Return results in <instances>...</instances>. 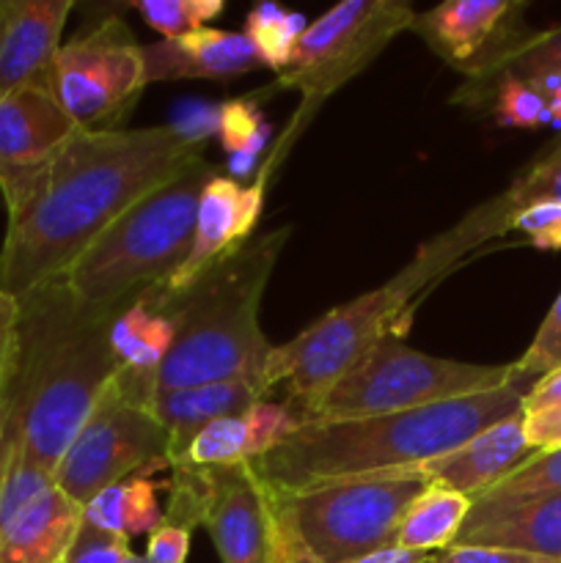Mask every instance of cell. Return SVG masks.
Instances as JSON below:
<instances>
[{
    "label": "cell",
    "mask_w": 561,
    "mask_h": 563,
    "mask_svg": "<svg viewBox=\"0 0 561 563\" xmlns=\"http://www.w3.org/2000/svg\"><path fill=\"white\" fill-rule=\"evenodd\" d=\"M204 143L174 126L77 132L53 157L31 168L3 170L6 236L0 247V289L25 297L58 280L105 229L143 196L163 187Z\"/></svg>",
    "instance_id": "6da1fadb"
},
{
    "label": "cell",
    "mask_w": 561,
    "mask_h": 563,
    "mask_svg": "<svg viewBox=\"0 0 561 563\" xmlns=\"http://www.w3.org/2000/svg\"><path fill=\"white\" fill-rule=\"evenodd\" d=\"M110 322L77 311L61 280L20 297V339L0 399V427L11 454L50 478L121 374Z\"/></svg>",
    "instance_id": "7a4b0ae2"
},
{
    "label": "cell",
    "mask_w": 561,
    "mask_h": 563,
    "mask_svg": "<svg viewBox=\"0 0 561 563\" xmlns=\"http://www.w3.org/2000/svg\"><path fill=\"white\" fill-rule=\"evenodd\" d=\"M531 385V379L517 377L490 394L394 416L302 423L286 443L253 462V467L270 489L297 493L322 482L421 465L522 412V399Z\"/></svg>",
    "instance_id": "3957f363"
},
{
    "label": "cell",
    "mask_w": 561,
    "mask_h": 563,
    "mask_svg": "<svg viewBox=\"0 0 561 563\" xmlns=\"http://www.w3.org/2000/svg\"><path fill=\"white\" fill-rule=\"evenodd\" d=\"M286 236L289 229H275L248 240L240 251L201 275L185 295L170 300L143 295L174 328L170 350L148 383V394L262 374L273 344L262 333L258 308Z\"/></svg>",
    "instance_id": "277c9868"
},
{
    "label": "cell",
    "mask_w": 561,
    "mask_h": 563,
    "mask_svg": "<svg viewBox=\"0 0 561 563\" xmlns=\"http://www.w3.org/2000/svg\"><path fill=\"white\" fill-rule=\"evenodd\" d=\"M212 176V165L196 159L105 229L58 278L77 311L116 319L168 284L190 253L198 198Z\"/></svg>",
    "instance_id": "5b68a950"
},
{
    "label": "cell",
    "mask_w": 561,
    "mask_h": 563,
    "mask_svg": "<svg viewBox=\"0 0 561 563\" xmlns=\"http://www.w3.org/2000/svg\"><path fill=\"white\" fill-rule=\"evenodd\" d=\"M432 278H438V269L418 251L416 262L394 280L333 308L292 341L273 346L262 368L270 394L280 388L286 396L284 405H289L302 423L311 421L324 396L355 372L385 335L394 333L413 295Z\"/></svg>",
    "instance_id": "8992f818"
},
{
    "label": "cell",
    "mask_w": 561,
    "mask_h": 563,
    "mask_svg": "<svg viewBox=\"0 0 561 563\" xmlns=\"http://www.w3.org/2000/svg\"><path fill=\"white\" fill-rule=\"evenodd\" d=\"M509 366H484L435 357L407 346L388 333L366 361L346 374L317 407L311 421H355V418L394 416L440 401L490 394L515 383ZM308 421V423H311Z\"/></svg>",
    "instance_id": "52a82bcc"
},
{
    "label": "cell",
    "mask_w": 561,
    "mask_h": 563,
    "mask_svg": "<svg viewBox=\"0 0 561 563\" xmlns=\"http://www.w3.org/2000/svg\"><path fill=\"white\" fill-rule=\"evenodd\" d=\"M148 379L121 372L55 467L53 484L86 506L102 489L168 465V434L146 405Z\"/></svg>",
    "instance_id": "ba28073f"
},
{
    "label": "cell",
    "mask_w": 561,
    "mask_h": 563,
    "mask_svg": "<svg viewBox=\"0 0 561 563\" xmlns=\"http://www.w3.org/2000/svg\"><path fill=\"white\" fill-rule=\"evenodd\" d=\"M421 482L383 473L322 482L284 495L289 515L322 563H346L396 548L402 517L424 493ZM278 493V489H275Z\"/></svg>",
    "instance_id": "9c48e42d"
},
{
    "label": "cell",
    "mask_w": 561,
    "mask_h": 563,
    "mask_svg": "<svg viewBox=\"0 0 561 563\" xmlns=\"http://www.w3.org/2000/svg\"><path fill=\"white\" fill-rule=\"evenodd\" d=\"M80 132L121 130L146 86L143 47L121 20L61 44L44 82Z\"/></svg>",
    "instance_id": "30bf717a"
},
{
    "label": "cell",
    "mask_w": 561,
    "mask_h": 563,
    "mask_svg": "<svg viewBox=\"0 0 561 563\" xmlns=\"http://www.w3.org/2000/svg\"><path fill=\"white\" fill-rule=\"evenodd\" d=\"M416 16L413 5L402 0H344L308 22L273 88L300 91L306 110H311L366 69L391 38L416 25Z\"/></svg>",
    "instance_id": "8fae6325"
},
{
    "label": "cell",
    "mask_w": 561,
    "mask_h": 563,
    "mask_svg": "<svg viewBox=\"0 0 561 563\" xmlns=\"http://www.w3.org/2000/svg\"><path fill=\"white\" fill-rule=\"evenodd\" d=\"M165 520L193 531L207 528L223 563H264L267 489L253 462L229 467H170Z\"/></svg>",
    "instance_id": "7c38bea8"
},
{
    "label": "cell",
    "mask_w": 561,
    "mask_h": 563,
    "mask_svg": "<svg viewBox=\"0 0 561 563\" xmlns=\"http://www.w3.org/2000/svg\"><path fill=\"white\" fill-rule=\"evenodd\" d=\"M520 14L522 5L509 0H446L413 27L446 64L479 80L522 36Z\"/></svg>",
    "instance_id": "4fadbf2b"
},
{
    "label": "cell",
    "mask_w": 561,
    "mask_h": 563,
    "mask_svg": "<svg viewBox=\"0 0 561 563\" xmlns=\"http://www.w3.org/2000/svg\"><path fill=\"white\" fill-rule=\"evenodd\" d=\"M264 209V181L242 187L231 176H218L204 185L196 209V229H193V245L185 264L176 269L174 278L160 289L148 291L157 300L179 297L207 275L215 264L229 258L251 240L258 218Z\"/></svg>",
    "instance_id": "5bb4252c"
},
{
    "label": "cell",
    "mask_w": 561,
    "mask_h": 563,
    "mask_svg": "<svg viewBox=\"0 0 561 563\" xmlns=\"http://www.w3.org/2000/svg\"><path fill=\"white\" fill-rule=\"evenodd\" d=\"M537 454L539 451L531 449L526 432H522V412H517V416L479 432L476 438L449 454L435 456L421 465L380 473L391 478H413V482H421L424 487H443L479 500Z\"/></svg>",
    "instance_id": "9a60e30c"
},
{
    "label": "cell",
    "mask_w": 561,
    "mask_h": 563,
    "mask_svg": "<svg viewBox=\"0 0 561 563\" xmlns=\"http://www.w3.org/2000/svg\"><path fill=\"white\" fill-rule=\"evenodd\" d=\"M75 0H0V97L44 88Z\"/></svg>",
    "instance_id": "2e32d148"
},
{
    "label": "cell",
    "mask_w": 561,
    "mask_h": 563,
    "mask_svg": "<svg viewBox=\"0 0 561 563\" xmlns=\"http://www.w3.org/2000/svg\"><path fill=\"white\" fill-rule=\"evenodd\" d=\"M454 544L504 548L561 561V493L526 500H473Z\"/></svg>",
    "instance_id": "e0dca14e"
},
{
    "label": "cell",
    "mask_w": 561,
    "mask_h": 563,
    "mask_svg": "<svg viewBox=\"0 0 561 563\" xmlns=\"http://www.w3.org/2000/svg\"><path fill=\"white\" fill-rule=\"evenodd\" d=\"M267 396L270 390L262 374L253 372L218 379V383L193 385V388L148 394L146 405L168 434V465H174L204 427L220 421V418L242 416Z\"/></svg>",
    "instance_id": "ac0fdd59"
},
{
    "label": "cell",
    "mask_w": 561,
    "mask_h": 563,
    "mask_svg": "<svg viewBox=\"0 0 561 563\" xmlns=\"http://www.w3.org/2000/svg\"><path fill=\"white\" fill-rule=\"evenodd\" d=\"M146 86L165 80H231L262 69L256 49L245 33L201 27L179 38L141 44Z\"/></svg>",
    "instance_id": "d6986e66"
},
{
    "label": "cell",
    "mask_w": 561,
    "mask_h": 563,
    "mask_svg": "<svg viewBox=\"0 0 561 563\" xmlns=\"http://www.w3.org/2000/svg\"><path fill=\"white\" fill-rule=\"evenodd\" d=\"M77 126L47 88H20L0 97V174L53 157Z\"/></svg>",
    "instance_id": "ffe728a7"
},
{
    "label": "cell",
    "mask_w": 561,
    "mask_h": 563,
    "mask_svg": "<svg viewBox=\"0 0 561 563\" xmlns=\"http://www.w3.org/2000/svg\"><path fill=\"white\" fill-rule=\"evenodd\" d=\"M80 522V506L53 484L0 522V563H66Z\"/></svg>",
    "instance_id": "44dd1931"
},
{
    "label": "cell",
    "mask_w": 561,
    "mask_h": 563,
    "mask_svg": "<svg viewBox=\"0 0 561 563\" xmlns=\"http://www.w3.org/2000/svg\"><path fill=\"white\" fill-rule=\"evenodd\" d=\"M537 201H561V135L515 176L498 198L479 207L460 223L468 245L476 247L509 231L512 214Z\"/></svg>",
    "instance_id": "7402d4cb"
},
{
    "label": "cell",
    "mask_w": 561,
    "mask_h": 563,
    "mask_svg": "<svg viewBox=\"0 0 561 563\" xmlns=\"http://www.w3.org/2000/svg\"><path fill=\"white\" fill-rule=\"evenodd\" d=\"M108 339L116 361L121 363V372L152 383L160 363L168 355L174 328L160 308H154L146 297H141L110 322Z\"/></svg>",
    "instance_id": "603a6c76"
},
{
    "label": "cell",
    "mask_w": 561,
    "mask_h": 563,
    "mask_svg": "<svg viewBox=\"0 0 561 563\" xmlns=\"http://www.w3.org/2000/svg\"><path fill=\"white\" fill-rule=\"evenodd\" d=\"M471 509L473 500L465 495L443 487H427L402 517L396 548L427 555L443 553L457 542Z\"/></svg>",
    "instance_id": "cb8c5ba5"
},
{
    "label": "cell",
    "mask_w": 561,
    "mask_h": 563,
    "mask_svg": "<svg viewBox=\"0 0 561 563\" xmlns=\"http://www.w3.org/2000/svg\"><path fill=\"white\" fill-rule=\"evenodd\" d=\"M163 520L165 511L160 509L157 487L141 473L102 489L82 506V522L124 539L157 531Z\"/></svg>",
    "instance_id": "d4e9b609"
},
{
    "label": "cell",
    "mask_w": 561,
    "mask_h": 563,
    "mask_svg": "<svg viewBox=\"0 0 561 563\" xmlns=\"http://www.w3.org/2000/svg\"><path fill=\"white\" fill-rule=\"evenodd\" d=\"M512 75L522 82H534L544 75H561V25L539 33H522L479 80H468L454 102L465 104L473 93L487 88L495 77Z\"/></svg>",
    "instance_id": "484cf974"
},
{
    "label": "cell",
    "mask_w": 561,
    "mask_h": 563,
    "mask_svg": "<svg viewBox=\"0 0 561 563\" xmlns=\"http://www.w3.org/2000/svg\"><path fill=\"white\" fill-rule=\"evenodd\" d=\"M308 20L295 11H284L275 3H258L245 20V36L251 38L262 66L284 71L295 53L297 38L306 33Z\"/></svg>",
    "instance_id": "4316f807"
},
{
    "label": "cell",
    "mask_w": 561,
    "mask_h": 563,
    "mask_svg": "<svg viewBox=\"0 0 561 563\" xmlns=\"http://www.w3.org/2000/svg\"><path fill=\"white\" fill-rule=\"evenodd\" d=\"M493 102V115L501 126H515V130H537V126L550 124L548 99L531 88L528 82L517 80L512 75H501L473 93L465 104Z\"/></svg>",
    "instance_id": "83f0119b"
},
{
    "label": "cell",
    "mask_w": 561,
    "mask_h": 563,
    "mask_svg": "<svg viewBox=\"0 0 561 563\" xmlns=\"http://www.w3.org/2000/svg\"><path fill=\"white\" fill-rule=\"evenodd\" d=\"M240 462H251L245 412L204 427L170 467H229Z\"/></svg>",
    "instance_id": "f1b7e54d"
},
{
    "label": "cell",
    "mask_w": 561,
    "mask_h": 563,
    "mask_svg": "<svg viewBox=\"0 0 561 563\" xmlns=\"http://www.w3.org/2000/svg\"><path fill=\"white\" fill-rule=\"evenodd\" d=\"M135 11L163 38H179L207 27L223 14V0H135Z\"/></svg>",
    "instance_id": "f546056e"
},
{
    "label": "cell",
    "mask_w": 561,
    "mask_h": 563,
    "mask_svg": "<svg viewBox=\"0 0 561 563\" xmlns=\"http://www.w3.org/2000/svg\"><path fill=\"white\" fill-rule=\"evenodd\" d=\"M218 137L229 157H234V154L258 157L270 141V124L262 119L251 99H229V102L220 104Z\"/></svg>",
    "instance_id": "4dcf8cb0"
},
{
    "label": "cell",
    "mask_w": 561,
    "mask_h": 563,
    "mask_svg": "<svg viewBox=\"0 0 561 563\" xmlns=\"http://www.w3.org/2000/svg\"><path fill=\"white\" fill-rule=\"evenodd\" d=\"M553 493H561V449L542 451L534 460H528L512 476H506L498 487L490 489L484 498L506 504V500H526Z\"/></svg>",
    "instance_id": "1f68e13d"
},
{
    "label": "cell",
    "mask_w": 561,
    "mask_h": 563,
    "mask_svg": "<svg viewBox=\"0 0 561 563\" xmlns=\"http://www.w3.org/2000/svg\"><path fill=\"white\" fill-rule=\"evenodd\" d=\"M245 423L251 462H256L278 449L280 443H286L302 427V418L284 401L262 399L245 412Z\"/></svg>",
    "instance_id": "d6a6232c"
},
{
    "label": "cell",
    "mask_w": 561,
    "mask_h": 563,
    "mask_svg": "<svg viewBox=\"0 0 561 563\" xmlns=\"http://www.w3.org/2000/svg\"><path fill=\"white\" fill-rule=\"evenodd\" d=\"M267 489V555L264 563H322L297 531L284 495Z\"/></svg>",
    "instance_id": "836d02e7"
},
{
    "label": "cell",
    "mask_w": 561,
    "mask_h": 563,
    "mask_svg": "<svg viewBox=\"0 0 561 563\" xmlns=\"http://www.w3.org/2000/svg\"><path fill=\"white\" fill-rule=\"evenodd\" d=\"M561 366V295L556 297V302L550 306L548 317L539 324L537 335L528 344V350L522 352L520 361L512 363V372L520 379H539L548 372Z\"/></svg>",
    "instance_id": "e575fe53"
},
{
    "label": "cell",
    "mask_w": 561,
    "mask_h": 563,
    "mask_svg": "<svg viewBox=\"0 0 561 563\" xmlns=\"http://www.w3.org/2000/svg\"><path fill=\"white\" fill-rule=\"evenodd\" d=\"M509 231H520L537 251H561V201H537L512 214Z\"/></svg>",
    "instance_id": "d590c367"
},
{
    "label": "cell",
    "mask_w": 561,
    "mask_h": 563,
    "mask_svg": "<svg viewBox=\"0 0 561 563\" xmlns=\"http://www.w3.org/2000/svg\"><path fill=\"white\" fill-rule=\"evenodd\" d=\"M130 553V539L80 522L66 563H121Z\"/></svg>",
    "instance_id": "8d00e7d4"
},
{
    "label": "cell",
    "mask_w": 561,
    "mask_h": 563,
    "mask_svg": "<svg viewBox=\"0 0 561 563\" xmlns=\"http://www.w3.org/2000/svg\"><path fill=\"white\" fill-rule=\"evenodd\" d=\"M16 339H20V297L0 289V399L14 366Z\"/></svg>",
    "instance_id": "74e56055"
},
{
    "label": "cell",
    "mask_w": 561,
    "mask_h": 563,
    "mask_svg": "<svg viewBox=\"0 0 561 563\" xmlns=\"http://www.w3.org/2000/svg\"><path fill=\"white\" fill-rule=\"evenodd\" d=\"M429 563H561L553 559H542V555L517 553V550L504 548H462V544H451L443 553H435Z\"/></svg>",
    "instance_id": "f35d334b"
},
{
    "label": "cell",
    "mask_w": 561,
    "mask_h": 563,
    "mask_svg": "<svg viewBox=\"0 0 561 563\" xmlns=\"http://www.w3.org/2000/svg\"><path fill=\"white\" fill-rule=\"evenodd\" d=\"M190 553V531L163 520L157 531L148 533L146 559L152 563H185Z\"/></svg>",
    "instance_id": "ab89813d"
},
{
    "label": "cell",
    "mask_w": 561,
    "mask_h": 563,
    "mask_svg": "<svg viewBox=\"0 0 561 563\" xmlns=\"http://www.w3.org/2000/svg\"><path fill=\"white\" fill-rule=\"evenodd\" d=\"M522 432L534 451H556L561 449V405L548 410L522 412Z\"/></svg>",
    "instance_id": "60d3db41"
},
{
    "label": "cell",
    "mask_w": 561,
    "mask_h": 563,
    "mask_svg": "<svg viewBox=\"0 0 561 563\" xmlns=\"http://www.w3.org/2000/svg\"><path fill=\"white\" fill-rule=\"evenodd\" d=\"M187 110H179L174 126L179 135H185L187 141L204 143L212 132H218V113L220 104H207V102H185Z\"/></svg>",
    "instance_id": "b9f144b4"
},
{
    "label": "cell",
    "mask_w": 561,
    "mask_h": 563,
    "mask_svg": "<svg viewBox=\"0 0 561 563\" xmlns=\"http://www.w3.org/2000/svg\"><path fill=\"white\" fill-rule=\"evenodd\" d=\"M556 405H561V366L553 368V372H548L544 377L534 379L526 399H522V412L548 410V407H556Z\"/></svg>",
    "instance_id": "7bdbcfd3"
},
{
    "label": "cell",
    "mask_w": 561,
    "mask_h": 563,
    "mask_svg": "<svg viewBox=\"0 0 561 563\" xmlns=\"http://www.w3.org/2000/svg\"><path fill=\"white\" fill-rule=\"evenodd\" d=\"M432 555L427 553H413V550H402V548H385L377 550V553H369L363 559L346 561V563H429Z\"/></svg>",
    "instance_id": "ee69618b"
},
{
    "label": "cell",
    "mask_w": 561,
    "mask_h": 563,
    "mask_svg": "<svg viewBox=\"0 0 561 563\" xmlns=\"http://www.w3.org/2000/svg\"><path fill=\"white\" fill-rule=\"evenodd\" d=\"M548 113H550V126L561 130V93L559 97L548 99Z\"/></svg>",
    "instance_id": "f6af8a7d"
},
{
    "label": "cell",
    "mask_w": 561,
    "mask_h": 563,
    "mask_svg": "<svg viewBox=\"0 0 561 563\" xmlns=\"http://www.w3.org/2000/svg\"><path fill=\"white\" fill-rule=\"evenodd\" d=\"M6 465H9V445H6V438H3V427H0V482H3Z\"/></svg>",
    "instance_id": "bcb514c9"
},
{
    "label": "cell",
    "mask_w": 561,
    "mask_h": 563,
    "mask_svg": "<svg viewBox=\"0 0 561 563\" xmlns=\"http://www.w3.org/2000/svg\"><path fill=\"white\" fill-rule=\"evenodd\" d=\"M121 563H143V555H135V553H130V555H127V559L121 561Z\"/></svg>",
    "instance_id": "7dc6e473"
}]
</instances>
